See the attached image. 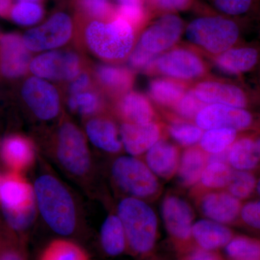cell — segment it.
I'll return each instance as SVG.
<instances>
[{
    "instance_id": "6da1fadb",
    "label": "cell",
    "mask_w": 260,
    "mask_h": 260,
    "mask_svg": "<svg viewBox=\"0 0 260 260\" xmlns=\"http://www.w3.org/2000/svg\"><path fill=\"white\" fill-rule=\"evenodd\" d=\"M38 210L48 226L56 234L68 237L78 226V213L71 193L51 174H42L34 184Z\"/></svg>"
},
{
    "instance_id": "7a4b0ae2",
    "label": "cell",
    "mask_w": 260,
    "mask_h": 260,
    "mask_svg": "<svg viewBox=\"0 0 260 260\" xmlns=\"http://www.w3.org/2000/svg\"><path fill=\"white\" fill-rule=\"evenodd\" d=\"M117 215L125 232L127 249L135 256H150L158 234V218L153 208L145 200L126 197L118 205Z\"/></svg>"
},
{
    "instance_id": "3957f363",
    "label": "cell",
    "mask_w": 260,
    "mask_h": 260,
    "mask_svg": "<svg viewBox=\"0 0 260 260\" xmlns=\"http://www.w3.org/2000/svg\"><path fill=\"white\" fill-rule=\"evenodd\" d=\"M0 206L13 232H25L34 223L37 214L35 194L21 174L10 172L0 177Z\"/></svg>"
},
{
    "instance_id": "277c9868",
    "label": "cell",
    "mask_w": 260,
    "mask_h": 260,
    "mask_svg": "<svg viewBox=\"0 0 260 260\" xmlns=\"http://www.w3.org/2000/svg\"><path fill=\"white\" fill-rule=\"evenodd\" d=\"M124 19L93 20L87 25L85 39L90 50L107 61H119L129 55L135 42L134 29Z\"/></svg>"
},
{
    "instance_id": "5b68a950",
    "label": "cell",
    "mask_w": 260,
    "mask_h": 260,
    "mask_svg": "<svg viewBox=\"0 0 260 260\" xmlns=\"http://www.w3.org/2000/svg\"><path fill=\"white\" fill-rule=\"evenodd\" d=\"M111 177L116 187L126 197L151 201L161 192L158 178L145 161L134 156H121L113 161Z\"/></svg>"
},
{
    "instance_id": "8992f818",
    "label": "cell",
    "mask_w": 260,
    "mask_h": 260,
    "mask_svg": "<svg viewBox=\"0 0 260 260\" xmlns=\"http://www.w3.org/2000/svg\"><path fill=\"white\" fill-rule=\"evenodd\" d=\"M55 155L58 164L70 176L85 179L92 172V160L85 137L76 125L64 121L56 138Z\"/></svg>"
},
{
    "instance_id": "52a82bcc",
    "label": "cell",
    "mask_w": 260,
    "mask_h": 260,
    "mask_svg": "<svg viewBox=\"0 0 260 260\" xmlns=\"http://www.w3.org/2000/svg\"><path fill=\"white\" fill-rule=\"evenodd\" d=\"M188 40L212 54H221L237 42L239 29L232 20L203 17L193 20L186 30Z\"/></svg>"
},
{
    "instance_id": "ba28073f",
    "label": "cell",
    "mask_w": 260,
    "mask_h": 260,
    "mask_svg": "<svg viewBox=\"0 0 260 260\" xmlns=\"http://www.w3.org/2000/svg\"><path fill=\"white\" fill-rule=\"evenodd\" d=\"M160 213L168 235L177 254L194 245L191 229L194 223V212L184 198L174 193H169L162 200Z\"/></svg>"
},
{
    "instance_id": "9c48e42d",
    "label": "cell",
    "mask_w": 260,
    "mask_h": 260,
    "mask_svg": "<svg viewBox=\"0 0 260 260\" xmlns=\"http://www.w3.org/2000/svg\"><path fill=\"white\" fill-rule=\"evenodd\" d=\"M73 31V21L69 15L56 13L46 23L25 32L23 42L30 51L50 50L68 43Z\"/></svg>"
},
{
    "instance_id": "30bf717a",
    "label": "cell",
    "mask_w": 260,
    "mask_h": 260,
    "mask_svg": "<svg viewBox=\"0 0 260 260\" xmlns=\"http://www.w3.org/2000/svg\"><path fill=\"white\" fill-rule=\"evenodd\" d=\"M193 196L200 213L208 220L228 225L240 217V200L228 191L203 190L194 187Z\"/></svg>"
},
{
    "instance_id": "8fae6325",
    "label": "cell",
    "mask_w": 260,
    "mask_h": 260,
    "mask_svg": "<svg viewBox=\"0 0 260 260\" xmlns=\"http://www.w3.org/2000/svg\"><path fill=\"white\" fill-rule=\"evenodd\" d=\"M29 69L42 79L71 80L79 75L80 59L72 51H49L32 59Z\"/></svg>"
},
{
    "instance_id": "7c38bea8",
    "label": "cell",
    "mask_w": 260,
    "mask_h": 260,
    "mask_svg": "<svg viewBox=\"0 0 260 260\" xmlns=\"http://www.w3.org/2000/svg\"><path fill=\"white\" fill-rule=\"evenodd\" d=\"M22 95L34 115L42 120H51L59 114L60 100L57 90L42 78H28L23 84Z\"/></svg>"
},
{
    "instance_id": "4fadbf2b",
    "label": "cell",
    "mask_w": 260,
    "mask_h": 260,
    "mask_svg": "<svg viewBox=\"0 0 260 260\" xmlns=\"http://www.w3.org/2000/svg\"><path fill=\"white\" fill-rule=\"evenodd\" d=\"M195 123L202 129L229 128L238 131L251 125L252 116L242 108L209 104L200 111L195 118Z\"/></svg>"
},
{
    "instance_id": "5bb4252c",
    "label": "cell",
    "mask_w": 260,
    "mask_h": 260,
    "mask_svg": "<svg viewBox=\"0 0 260 260\" xmlns=\"http://www.w3.org/2000/svg\"><path fill=\"white\" fill-rule=\"evenodd\" d=\"M154 68L168 77L177 80H192L205 73V65L192 51L177 49L157 58Z\"/></svg>"
},
{
    "instance_id": "9a60e30c",
    "label": "cell",
    "mask_w": 260,
    "mask_h": 260,
    "mask_svg": "<svg viewBox=\"0 0 260 260\" xmlns=\"http://www.w3.org/2000/svg\"><path fill=\"white\" fill-rule=\"evenodd\" d=\"M23 38L16 34L0 37V73L8 78H18L27 73L31 58Z\"/></svg>"
},
{
    "instance_id": "2e32d148",
    "label": "cell",
    "mask_w": 260,
    "mask_h": 260,
    "mask_svg": "<svg viewBox=\"0 0 260 260\" xmlns=\"http://www.w3.org/2000/svg\"><path fill=\"white\" fill-rule=\"evenodd\" d=\"M182 29V21L179 17L167 15L143 32L138 44L145 50L158 55L178 42Z\"/></svg>"
},
{
    "instance_id": "e0dca14e",
    "label": "cell",
    "mask_w": 260,
    "mask_h": 260,
    "mask_svg": "<svg viewBox=\"0 0 260 260\" xmlns=\"http://www.w3.org/2000/svg\"><path fill=\"white\" fill-rule=\"evenodd\" d=\"M121 143L126 153L138 157L146 153L155 143L161 139V126L155 121L137 124L124 122L120 129Z\"/></svg>"
},
{
    "instance_id": "ac0fdd59",
    "label": "cell",
    "mask_w": 260,
    "mask_h": 260,
    "mask_svg": "<svg viewBox=\"0 0 260 260\" xmlns=\"http://www.w3.org/2000/svg\"><path fill=\"white\" fill-rule=\"evenodd\" d=\"M34 158V145L23 135H9L0 142V160L10 172L21 174L31 167Z\"/></svg>"
},
{
    "instance_id": "d6986e66",
    "label": "cell",
    "mask_w": 260,
    "mask_h": 260,
    "mask_svg": "<svg viewBox=\"0 0 260 260\" xmlns=\"http://www.w3.org/2000/svg\"><path fill=\"white\" fill-rule=\"evenodd\" d=\"M180 156L175 145L160 139L145 153L144 161L157 177L169 180L177 174Z\"/></svg>"
},
{
    "instance_id": "ffe728a7",
    "label": "cell",
    "mask_w": 260,
    "mask_h": 260,
    "mask_svg": "<svg viewBox=\"0 0 260 260\" xmlns=\"http://www.w3.org/2000/svg\"><path fill=\"white\" fill-rule=\"evenodd\" d=\"M196 96L205 104H223L244 109L247 104L242 89L230 84L215 81L202 82L194 90Z\"/></svg>"
},
{
    "instance_id": "44dd1931",
    "label": "cell",
    "mask_w": 260,
    "mask_h": 260,
    "mask_svg": "<svg viewBox=\"0 0 260 260\" xmlns=\"http://www.w3.org/2000/svg\"><path fill=\"white\" fill-rule=\"evenodd\" d=\"M233 237L234 234L226 225L208 219L194 222L191 229L194 245L207 251H217L225 247Z\"/></svg>"
},
{
    "instance_id": "7402d4cb",
    "label": "cell",
    "mask_w": 260,
    "mask_h": 260,
    "mask_svg": "<svg viewBox=\"0 0 260 260\" xmlns=\"http://www.w3.org/2000/svg\"><path fill=\"white\" fill-rule=\"evenodd\" d=\"M85 131L90 142L104 151L116 154L122 149L120 133L114 121L108 118H92L87 121Z\"/></svg>"
},
{
    "instance_id": "603a6c76",
    "label": "cell",
    "mask_w": 260,
    "mask_h": 260,
    "mask_svg": "<svg viewBox=\"0 0 260 260\" xmlns=\"http://www.w3.org/2000/svg\"><path fill=\"white\" fill-rule=\"evenodd\" d=\"M207 164L208 154L200 147L191 146L184 150L176 174L179 185L185 188L198 185Z\"/></svg>"
},
{
    "instance_id": "cb8c5ba5",
    "label": "cell",
    "mask_w": 260,
    "mask_h": 260,
    "mask_svg": "<svg viewBox=\"0 0 260 260\" xmlns=\"http://www.w3.org/2000/svg\"><path fill=\"white\" fill-rule=\"evenodd\" d=\"M118 112L126 123L143 124L155 119V112L148 99L137 92L126 93L118 106Z\"/></svg>"
},
{
    "instance_id": "d4e9b609",
    "label": "cell",
    "mask_w": 260,
    "mask_h": 260,
    "mask_svg": "<svg viewBox=\"0 0 260 260\" xmlns=\"http://www.w3.org/2000/svg\"><path fill=\"white\" fill-rule=\"evenodd\" d=\"M229 165L234 170L249 171L260 162V138H244L236 140L229 150Z\"/></svg>"
},
{
    "instance_id": "484cf974",
    "label": "cell",
    "mask_w": 260,
    "mask_h": 260,
    "mask_svg": "<svg viewBox=\"0 0 260 260\" xmlns=\"http://www.w3.org/2000/svg\"><path fill=\"white\" fill-rule=\"evenodd\" d=\"M258 51L250 47L229 49L219 54L217 66L224 73L238 75L249 71L257 63Z\"/></svg>"
},
{
    "instance_id": "4316f807",
    "label": "cell",
    "mask_w": 260,
    "mask_h": 260,
    "mask_svg": "<svg viewBox=\"0 0 260 260\" xmlns=\"http://www.w3.org/2000/svg\"><path fill=\"white\" fill-rule=\"evenodd\" d=\"M100 239L103 250L107 255L119 256L127 249L125 232L117 215H110L106 218Z\"/></svg>"
},
{
    "instance_id": "83f0119b",
    "label": "cell",
    "mask_w": 260,
    "mask_h": 260,
    "mask_svg": "<svg viewBox=\"0 0 260 260\" xmlns=\"http://www.w3.org/2000/svg\"><path fill=\"white\" fill-rule=\"evenodd\" d=\"M98 80L109 92L123 93L133 85V75L130 70L112 65H100L96 70Z\"/></svg>"
},
{
    "instance_id": "f1b7e54d",
    "label": "cell",
    "mask_w": 260,
    "mask_h": 260,
    "mask_svg": "<svg viewBox=\"0 0 260 260\" xmlns=\"http://www.w3.org/2000/svg\"><path fill=\"white\" fill-rule=\"evenodd\" d=\"M234 169L229 162H208L199 183L194 187L203 190H220L225 189L232 179Z\"/></svg>"
},
{
    "instance_id": "f546056e",
    "label": "cell",
    "mask_w": 260,
    "mask_h": 260,
    "mask_svg": "<svg viewBox=\"0 0 260 260\" xmlns=\"http://www.w3.org/2000/svg\"><path fill=\"white\" fill-rule=\"evenodd\" d=\"M149 93L152 99L164 107H174L185 93L184 87L174 80H154L149 86Z\"/></svg>"
},
{
    "instance_id": "4dcf8cb0",
    "label": "cell",
    "mask_w": 260,
    "mask_h": 260,
    "mask_svg": "<svg viewBox=\"0 0 260 260\" xmlns=\"http://www.w3.org/2000/svg\"><path fill=\"white\" fill-rule=\"evenodd\" d=\"M237 135V130L229 128L206 130L200 140V148L207 154L222 153L232 146Z\"/></svg>"
},
{
    "instance_id": "1f68e13d",
    "label": "cell",
    "mask_w": 260,
    "mask_h": 260,
    "mask_svg": "<svg viewBox=\"0 0 260 260\" xmlns=\"http://www.w3.org/2000/svg\"><path fill=\"white\" fill-rule=\"evenodd\" d=\"M224 249L227 260H260V242L252 238L234 237Z\"/></svg>"
},
{
    "instance_id": "d6a6232c",
    "label": "cell",
    "mask_w": 260,
    "mask_h": 260,
    "mask_svg": "<svg viewBox=\"0 0 260 260\" xmlns=\"http://www.w3.org/2000/svg\"><path fill=\"white\" fill-rule=\"evenodd\" d=\"M40 260H89V257L78 244L65 239H57L46 247Z\"/></svg>"
},
{
    "instance_id": "836d02e7",
    "label": "cell",
    "mask_w": 260,
    "mask_h": 260,
    "mask_svg": "<svg viewBox=\"0 0 260 260\" xmlns=\"http://www.w3.org/2000/svg\"><path fill=\"white\" fill-rule=\"evenodd\" d=\"M169 133L178 144L189 148L199 143L203 132L197 124L179 120L169 126Z\"/></svg>"
},
{
    "instance_id": "e575fe53",
    "label": "cell",
    "mask_w": 260,
    "mask_h": 260,
    "mask_svg": "<svg viewBox=\"0 0 260 260\" xmlns=\"http://www.w3.org/2000/svg\"><path fill=\"white\" fill-rule=\"evenodd\" d=\"M44 15V10L40 5L30 2H19L12 7L10 16L19 25H34L40 21Z\"/></svg>"
},
{
    "instance_id": "d590c367",
    "label": "cell",
    "mask_w": 260,
    "mask_h": 260,
    "mask_svg": "<svg viewBox=\"0 0 260 260\" xmlns=\"http://www.w3.org/2000/svg\"><path fill=\"white\" fill-rule=\"evenodd\" d=\"M256 178L250 172L234 170L227 191L238 200L245 199L256 189Z\"/></svg>"
},
{
    "instance_id": "8d00e7d4",
    "label": "cell",
    "mask_w": 260,
    "mask_h": 260,
    "mask_svg": "<svg viewBox=\"0 0 260 260\" xmlns=\"http://www.w3.org/2000/svg\"><path fill=\"white\" fill-rule=\"evenodd\" d=\"M68 106L72 111L88 116L99 112L102 108V103L95 92L85 90L75 95H70Z\"/></svg>"
},
{
    "instance_id": "74e56055",
    "label": "cell",
    "mask_w": 260,
    "mask_h": 260,
    "mask_svg": "<svg viewBox=\"0 0 260 260\" xmlns=\"http://www.w3.org/2000/svg\"><path fill=\"white\" fill-rule=\"evenodd\" d=\"M195 95L194 90L185 92L179 102L174 106V111L178 116L185 120L195 119L200 111L205 107Z\"/></svg>"
},
{
    "instance_id": "f35d334b",
    "label": "cell",
    "mask_w": 260,
    "mask_h": 260,
    "mask_svg": "<svg viewBox=\"0 0 260 260\" xmlns=\"http://www.w3.org/2000/svg\"><path fill=\"white\" fill-rule=\"evenodd\" d=\"M78 4L86 15L96 20H112L116 17V10L106 0H78Z\"/></svg>"
},
{
    "instance_id": "ab89813d",
    "label": "cell",
    "mask_w": 260,
    "mask_h": 260,
    "mask_svg": "<svg viewBox=\"0 0 260 260\" xmlns=\"http://www.w3.org/2000/svg\"><path fill=\"white\" fill-rule=\"evenodd\" d=\"M0 260H27L21 242L13 234H4L0 243Z\"/></svg>"
},
{
    "instance_id": "60d3db41",
    "label": "cell",
    "mask_w": 260,
    "mask_h": 260,
    "mask_svg": "<svg viewBox=\"0 0 260 260\" xmlns=\"http://www.w3.org/2000/svg\"><path fill=\"white\" fill-rule=\"evenodd\" d=\"M158 55L145 50L139 44L129 54V62L133 68L138 70H150L154 68Z\"/></svg>"
},
{
    "instance_id": "b9f144b4",
    "label": "cell",
    "mask_w": 260,
    "mask_h": 260,
    "mask_svg": "<svg viewBox=\"0 0 260 260\" xmlns=\"http://www.w3.org/2000/svg\"><path fill=\"white\" fill-rule=\"evenodd\" d=\"M143 6H124L119 5L116 10V17L124 19L134 28L138 26L145 20Z\"/></svg>"
},
{
    "instance_id": "7bdbcfd3",
    "label": "cell",
    "mask_w": 260,
    "mask_h": 260,
    "mask_svg": "<svg viewBox=\"0 0 260 260\" xmlns=\"http://www.w3.org/2000/svg\"><path fill=\"white\" fill-rule=\"evenodd\" d=\"M240 218L248 226L260 230V200L243 205Z\"/></svg>"
},
{
    "instance_id": "ee69618b",
    "label": "cell",
    "mask_w": 260,
    "mask_h": 260,
    "mask_svg": "<svg viewBox=\"0 0 260 260\" xmlns=\"http://www.w3.org/2000/svg\"><path fill=\"white\" fill-rule=\"evenodd\" d=\"M215 6L228 15L244 14L250 8L251 0H215Z\"/></svg>"
},
{
    "instance_id": "f6af8a7d",
    "label": "cell",
    "mask_w": 260,
    "mask_h": 260,
    "mask_svg": "<svg viewBox=\"0 0 260 260\" xmlns=\"http://www.w3.org/2000/svg\"><path fill=\"white\" fill-rule=\"evenodd\" d=\"M177 254L179 260H225L218 251L205 250L194 244Z\"/></svg>"
},
{
    "instance_id": "bcb514c9",
    "label": "cell",
    "mask_w": 260,
    "mask_h": 260,
    "mask_svg": "<svg viewBox=\"0 0 260 260\" xmlns=\"http://www.w3.org/2000/svg\"><path fill=\"white\" fill-rule=\"evenodd\" d=\"M155 6L162 10H180L185 9L191 0H151Z\"/></svg>"
},
{
    "instance_id": "7dc6e473",
    "label": "cell",
    "mask_w": 260,
    "mask_h": 260,
    "mask_svg": "<svg viewBox=\"0 0 260 260\" xmlns=\"http://www.w3.org/2000/svg\"><path fill=\"white\" fill-rule=\"evenodd\" d=\"M90 77L86 73H82L78 75L75 80L70 84L69 92L70 95H75L80 92L87 90L90 86Z\"/></svg>"
},
{
    "instance_id": "c3c4849f",
    "label": "cell",
    "mask_w": 260,
    "mask_h": 260,
    "mask_svg": "<svg viewBox=\"0 0 260 260\" xmlns=\"http://www.w3.org/2000/svg\"><path fill=\"white\" fill-rule=\"evenodd\" d=\"M12 7V0H0V16H9Z\"/></svg>"
},
{
    "instance_id": "681fc988",
    "label": "cell",
    "mask_w": 260,
    "mask_h": 260,
    "mask_svg": "<svg viewBox=\"0 0 260 260\" xmlns=\"http://www.w3.org/2000/svg\"><path fill=\"white\" fill-rule=\"evenodd\" d=\"M119 5L124 6H143V0H118Z\"/></svg>"
},
{
    "instance_id": "f907efd6",
    "label": "cell",
    "mask_w": 260,
    "mask_h": 260,
    "mask_svg": "<svg viewBox=\"0 0 260 260\" xmlns=\"http://www.w3.org/2000/svg\"><path fill=\"white\" fill-rule=\"evenodd\" d=\"M256 190L257 191L258 194L260 196V178L259 180L256 182Z\"/></svg>"
},
{
    "instance_id": "816d5d0a",
    "label": "cell",
    "mask_w": 260,
    "mask_h": 260,
    "mask_svg": "<svg viewBox=\"0 0 260 260\" xmlns=\"http://www.w3.org/2000/svg\"><path fill=\"white\" fill-rule=\"evenodd\" d=\"M20 2H30V3H34V2L39 1V0H19Z\"/></svg>"
},
{
    "instance_id": "f5cc1de1",
    "label": "cell",
    "mask_w": 260,
    "mask_h": 260,
    "mask_svg": "<svg viewBox=\"0 0 260 260\" xmlns=\"http://www.w3.org/2000/svg\"><path fill=\"white\" fill-rule=\"evenodd\" d=\"M2 238H3V235H0V243H1Z\"/></svg>"
},
{
    "instance_id": "db71d44e",
    "label": "cell",
    "mask_w": 260,
    "mask_h": 260,
    "mask_svg": "<svg viewBox=\"0 0 260 260\" xmlns=\"http://www.w3.org/2000/svg\"><path fill=\"white\" fill-rule=\"evenodd\" d=\"M151 260H158V259H151Z\"/></svg>"
}]
</instances>
